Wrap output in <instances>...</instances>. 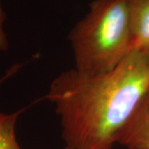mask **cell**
Returning a JSON list of instances; mask_svg holds the SVG:
<instances>
[{
    "instance_id": "277c9868",
    "label": "cell",
    "mask_w": 149,
    "mask_h": 149,
    "mask_svg": "<svg viewBox=\"0 0 149 149\" xmlns=\"http://www.w3.org/2000/svg\"><path fill=\"white\" fill-rule=\"evenodd\" d=\"M133 48L149 52V0H126Z\"/></svg>"
},
{
    "instance_id": "8992f818",
    "label": "cell",
    "mask_w": 149,
    "mask_h": 149,
    "mask_svg": "<svg viewBox=\"0 0 149 149\" xmlns=\"http://www.w3.org/2000/svg\"><path fill=\"white\" fill-rule=\"evenodd\" d=\"M5 13L2 9V7L0 4V51H6L8 48V40H7L5 33L3 32V24L5 21ZM2 80H3V79L0 80V84L2 82Z\"/></svg>"
},
{
    "instance_id": "6da1fadb",
    "label": "cell",
    "mask_w": 149,
    "mask_h": 149,
    "mask_svg": "<svg viewBox=\"0 0 149 149\" xmlns=\"http://www.w3.org/2000/svg\"><path fill=\"white\" fill-rule=\"evenodd\" d=\"M149 89V52L133 48L115 70L91 76L64 71L47 99L60 117L65 147L112 149L123 126Z\"/></svg>"
},
{
    "instance_id": "5b68a950",
    "label": "cell",
    "mask_w": 149,
    "mask_h": 149,
    "mask_svg": "<svg viewBox=\"0 0 149 149\" xmlns=\"http://www.w3.org/2000/svg\"><path fill=\"white\" fill-rule=\"evenodd\" d=\"M25 109L12 113H0V149H22L16 138V123Z\"/></svg>"
},
{
    "instance_id": "7a4b0ae2",
    "label": "cell",
    "mask_w": 149,
    "mask_h": 149,
    "mask_svg": "<svg viewBox=\"0 0 149 149\" xmlns=\"http://www.w3.org/2000/svg\"><path fill=\"white\" fill-rule=\"evenodd\" d=\"M68 39L77 71L98 76L116 69L133 49L126 0H93Z\"/></svg>"
},
{
    "instance_id": "3957f363",
    "label": "cell",
    "mask_w": 149,
    "mask_h": 149,
    "mask_svg": "<svg viewBox=\"0 0 149 149\" xmlns=\"http://www.w3.org/2000/svg\"><path fill=\"white\" fill-rule=\"evenodd\" d=\"M117 143L127 149H149V89L120 131Z\"/></svg>"
},
{
    "instance_id": "52a82bcc",
    "label": "cell",
    "mask_w": 149,
    "mask_h": 149,
    "mask_svg": "<svg viewBox=\"0 0 149 149\" xmlns=\"http://www.w3.org/2000/svg\"><path fill=\"white\" fill-rule=\"evenodd\" d=\"M64 149H71V148H68V147H65Z\"/></svg>"
}]
</instances>
